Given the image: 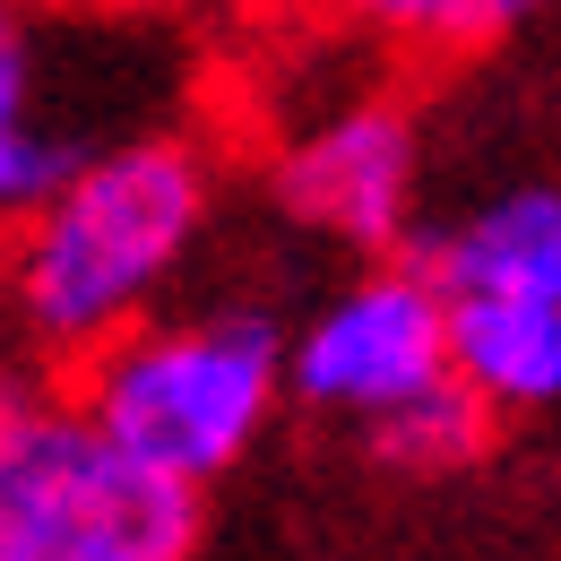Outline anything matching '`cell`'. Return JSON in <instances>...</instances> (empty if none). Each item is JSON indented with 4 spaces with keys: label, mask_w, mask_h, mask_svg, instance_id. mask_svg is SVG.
I'll list each match as a JSON object with an SVG mask.
<instances>
[{
    "label": "cell",
    "mask_w": 561,
    "mask_h": 561,
    "mask_svg": "<svg viewBox=\"0 0 561 561\" xmlns=\"http://www.w3.org/2000/svg\"><path fill=\"white\" fill-rule=\"evenodd\" d=\"M70 173H78V147L61 139V130H53L44 113L9 122V130H0V225L18 233V225L44 208V199H53V191H61Z\"/></svg>",
    "instance_id": "10"
},
{
    "label": "cell",
    "mask_w": 561,
    "mask_h": 561,
    "mask_svg": "<svg viewBox=\"0 0 561 561\" xmlns=\"http://www.w3.org/2000/svg\"><path fill=\"white\" fill-rule=\"evenodd\" d=\"M9 398H18V380H9V354H0V407H9Z\"/></svg>",
    "instance_id": "13"
},
{
    "label": "cell",
    "mask_w": 561,
    "mask_h": 561,
    "mask_svg": "<svg viewBox=\"0 0 561 561\" xmlns=\"http://www.w3.org/2000/svg\"><path fill=\"white\" fill-rule=\"evenodd\" d=\"M26 9H191V0H26Z\"/></svg>",
    "instance_id": "12"
},
{
    "label": "cell",
    "mask_w": 561,
    "mask_h": 561,
    "mask_svg": "<svg viewBox=\"0 0 561 561\" xmlns=\"http://www.w3.org/2000/svg\"><path fill=\"white\" fill-rule=\"evenodd\" d=\"M415 191H423L415 122L380 95L320 113L277 156V208L346 251H398L415 225Z\"/></svg>",
    "instance_id": "5"
},
{
    "label": "cell",
    "mask_w": 561,
    "mask_h": 561,
    "mask_svg": "<svg viewBox=\"0 0 561 561\" xmlns=\"http://www.w3.org/2000/svg\"><path fill=\"white\" fill-rule=\"evenodd\" d=\"M216 182L191 139H122L9 233V311L44 354H87L139 329L208 233Z\"/></svg>",
    "instance_id": "1"
},
{
    "label": "cell",
    "mask_w": 561,
    "mask_h": 561,
    "mask_svg": "<svg viewBox=\"0 0 561 561\" xmlns=\"http://www.w3.org/2000/svg\"><path fill=\"white\" fill-rule=\"evenodd\" d=\"M423 268L440 294H527V302H561V182H518L458 216Z\"/></svg>",
    "instance_id": "6"
},
{
    "label": "cell",
    "mask_w": 561,
    "mask_h": 561,
    "mask_svg": "<svg viewBox=\"0 0 561 561\" xmlns=\"http://www.w3.org/2000/svg\"><path fill=\"white\" fill-rule=\"evenodd\" d=\"M354 26L389 35V44H423V53H476L492 35H510L518 18H536L545 0H337Z\"/></svg>",
    "instance_id": "9"
},
{
    "label": "cell",
    "mask_w": 561,
    "mask_h": 561,
    "mask_svg": "<svg viewBox=\"0 0 561 561\" xmlns=\"http://www.w3.org/2000/svg\"><path fill=\"white\" fill-rule=\"evenodd\" d=\"M199 492L130 458L70 389L0 407V561H191Z\"/></svg>",
    "instance_id": "3"
},
{
    "label": "cell",
    "mask_w": 561,
    "mask_h": 561,
    "mask_svg": "<svg viewBox=\"0 0 561 561\" xmlns=\"http://www.w3.org/2000/svg\"><path fill=\"white\" fill-rule=\"evenodd\" d=\"M44 113L35 104V26H26V0H0V130Z\"/></svg>",
    "instance_id": "11"
},
{
    "label": "cell",
    "mask_w": 561,
    "mask_h": 561,
    "mask_svg": "<svg viewBox=\"0 0 561 561\" xmlns=\"http://www.w3.org/2000/svg\"><path fill=\"white\" fill-rule=\"evenodd\" d=\"M484 440H492V407L476 389H458V380H440V389H423L415 407L371 423V449L398 476H449V467L484 458Z\"/></svg>",
    "instance_id": "8"
},
{
    "label": "cell",
    "mask_w": 561,
    "mask_h": 561,
    "mask_svg": "<svg viewBox=\"0 0 561 561\" xmlns=\"http://www.w3.org/2000/svg\"><path fill=\"white\" fill-rule=\"evenodd\" d=\"M87 415L104 423L130 458L156 476L208 492L251 458V440L268 432L285 398V329L251 302H216V311H173L139 329L104 337L78 363L70 389Z\"/></svg>",
    "instance_id": "2"
},
{
    "label": "cell",
    "mask_w": 561,
    "mask_h": 561,
    "mask_svg": "<svg viewBox=\"0 0 561 561\" xmlns=\"http://www.w3.org/2000/svg\"><path fill=\"white\" fill-rule=\"evenodd\" d=\"M449 371L492 415L561 407V302L527 294H449Z\"/></svg>",
    "instance_id": "7"
},
{
    "label": "cell",
    "mask_w": 561,
    "mask_h": 561,
    "mask_svg": "<svg viewBox=\"0 0 561 561\" xmlns=\"http://www.w3.org/2000/svg\"><path fill=\"white\" fill-rule=\"evenodd\" d=\"M449 371V294L423 260H380L354 285H337L294 337H285V389L311 415L371 423L415 407Z\"/></svg>",
    "instance_id": "4"
}]
</instances>
